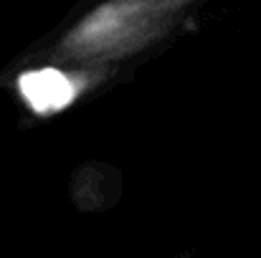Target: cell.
<instances>
[{
    "mask_svg": "<svg viewBox=\"0 0 261 258\" xmlns=\"http://www.w3.org/2000/svg\"><path fill=\"white\" fill-rule=\"evenodd\" d=\"M193 0H107L87 13L56 46L76 64H107L135 56L163 38Z\"/></svg>",
    "mask_w": 261,
    "mask_h": 258,
    "instance_id": "1",
    "label": "cell"
},
{
    "mask_svg": "<svg viewBox=\"0 0 261 258\" xmlns=\"http://www.w3.org/2000/svg\"><path fill=\"white\" fill-rule=\"evenodd\" d=\"M87 86L82 76H69L56 69H41V71H28L18 79V89L23 94V101L33 106L38 114H51L64 109L76 99V94Z\"/></svg>",
    "mask_w": 261,
    "mask_h": 258,
    "instance_id": "2",
    "label": "cell"
}]
</instances>
